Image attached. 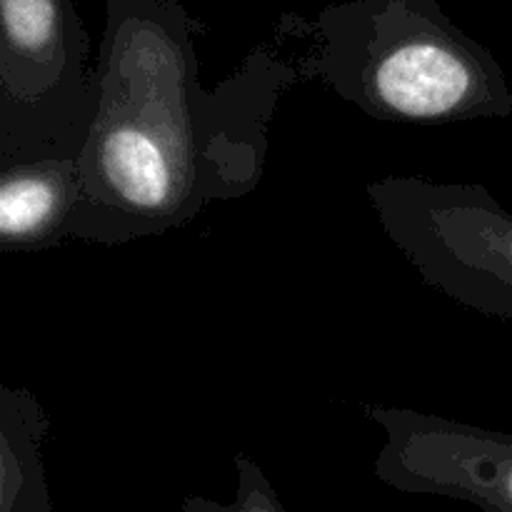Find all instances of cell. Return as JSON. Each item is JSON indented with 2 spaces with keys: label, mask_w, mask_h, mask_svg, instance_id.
I'll return each mask as SVG.
<instances>
[{
  "label": "cell",
  "mask_w": 512,
  "mask_h": 512,
  "mask_svg": "<svg viewBox=\"0 0 512 512\" xmlns=\"http://www.w3.org/2000/svg\"><path fill=\"white\" fill-rule=\"evenodd\" d=\"M80 193L78 158L0 163V250L35 253L68 240Z\"/></svg>",
  "instance_id": "obj_6"
},
{
  "label": "cell",
  "mask_w": 512,
  "mask_h": 512,
  "mask_svg": "<svg viewBox=\"0 0 512 512\" xmlns=\"http://www.w3.org/2000/svg\"><path fill=\"white\" fill-rule=\"evenodd\" d=\"M365 195L425 285L512 323V210L485 185L383 175L365 185Z\"/></svg>",
  "instance_id": "obj_3"
},
{
  "label": "cell",
  "mask_w": 512,
  "mask_h": 512,
  "mask_svg": "<svg viewBox=\"0 0 512 512\" xmlns=\"http://www.w3.org/2000/svg\"><path fill=\"white\" fill-rule=\"evenodd\" d=\"M293 23L310 40L298 60L305 80L373 120L453 125L512 115L503 65L440 0H345Z\"/></svg>",
  "instance_id": "obj_2"
},
{
  "label": "cell",
  "mask_w": 512,
  "mask_h": 512,
  "mask_svg": "<svg viewBox=\"0 0 512 512\" xmlns=\"http://www.w3.org/2000/svg\"><path fill=\"white\" fill-rule=\"evenodd\" d=\"M385 433L375 478L408 495L463 500L483 512H512V433L410 408L363 405Z\"/></svg>",
  "instance_id": "obj_5"
},
{
  "label": "cell",
  "mask_w": 512,
  "mask_h": 512,
  "mask_svg": "<svg viewBox=\"0 0 512 512\" xmlns=\"http://www.w3.org/2000/svg\"><path fill=\"white\" fill-rule=\"evenodd\" d=\"M95 88L73 0H0V163L80 158Z\"/></svg>",
  "instance_id": "obj_4"
},
{
  "label": "cell",
  "mask_w": 512,
  "mask_h": 512,
  "mask_svg": "<svg viewBox=\"0 0 512 512\" xmlns=\"http://www.w3.org/2000/svg\"><path fill=\"white\" fill-rule=\"evenodd\" d=\"M48 428L38 395L0 385V512H53L43 468Z\"/></svg>",
  "instance_id": "obj_7"
},
{
  "label": "cell",
  "mask_w": 512,
  "mask_h": 512,
  "mask_svg": "<svg viewBox=\"0 0 512 512\" xmlns=\"http://www.w3.org/2000/svg\"><path fill=\"white\" fill-rule=\"evenodd\" d=\"M233 463L238 473V488L230 503H218L205 495H188L180 512H288L265 470L255 460L238 453Z\"/></svg>",
  "instance_id": "obj_8"
},
{
  "label": "cell",
  "mask_w": 512,
  "mask_h": 512,
  "mask_svg": "<svg viewBox=\"0 0 512 512\" xmlns=\"http://www.w3.org/2000/svg\"><path fill=\"white\" fill-rule=\"evenodd\" d=\"M200 30L183 0H108L68 238H153L263 183L270 123L283 95L305 83L303 68L258 45L233 75L205 88Z\"/></svg>",
  "instance_id": "obj_1"
}]
</instances>
